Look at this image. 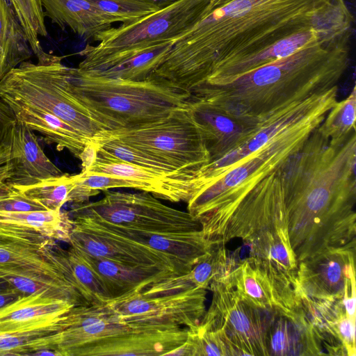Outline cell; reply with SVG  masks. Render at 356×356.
<instances>
[{
  "instance_id": "obj_1",
  "label": "cell",
  "mask_w": 356,
  "mask_h": 356,
  "mask_svg": "<svg viewBox=\"0 0 356 356\" xmlns=\"http://www.w3.org/2000/svg\"><path fill=\"white\" fill-rule=\"evenodd\" d=\"M348 17L335 0H214L154 74L191 93L222 65L303 29L340 31Z\"/></svg>"
},
{
  "instance_id": "obj_2",
  "label": "cell",
  "mask_w": 356,
  "mask_h": 356,
  "mask_svg": "<svg viewBox=\"0 0 356 356\" xmlns=\"http://www.w3.org/2000/svg\"><path fill=\"white\" fill-rule=\"evenodd\" d=\"M316 129L280 168L298 264L355 244L356 133L334 143Z\"/></svg>"
},
{
  "instance_id": "obj_3",
  "label": "cell",
  "mask_w": 356,
  "mask_h": 356,
  "mask_svg": "<svg viewBox=\"0 0 356 356\" xmlns=\"http://www.w3.org/2000/svg\"><path fill=\"white\" fill-rule=\"evenodd\" d=\"M352 31L310 43L286 57L220 85L203 84L192 97L250 126L337 86L349 63Z\"/></svg>"
},
{
  "instance_id": "obj_4",
  "label": "cell",
  "mask_w": 356,
  "mask_h": 356,
  "mask_svg": "<svg viewBox=\"0 0 356 356\" xmlns=\"http://www.w3.org/2000/svg\"><path fill=\"white\" fill-rule=\"evenodd\" d=\"M336 102L334 95L307 117L243 159L189 199L188 212L199 222L202 233L211 245L243 198L301 148Z\"/></svg>"
},
{
  "instance_id": "obj_5",
  "label": "cell",
  "mask_w": 356,
  "mask_h": 356,
  "mask_svg": "<svg viewBox=\"0 0 356 356\" xmlns=\"http://www.w3.org/2000/svg\"><path fill=\"white\" fill-rule=\"evenodd\" d=\"M76 99L102 130L126 129L161 119L188 105L191 93L152 74L142 81L88 74L72 67Z\"/></svg>"
},
{
  "instance_id": "obj_6",
  "label": "cell",
  "mask_w": 356,
  "mask_h": 356,
  "mask_svg": "<svg viewBox=\"0 0 356 356\" xmlns=\"http://www.w3.org/2000/svg\"><path fill=\"white\" fill-rule=\"evenodd\" d=\"M214 0H177L161 10L130 23L111 27L81 51L78 68L90 75L118 65L138 54L167 40H174L194 25L210 9Z\"/></svg>"
},
{
  "instance_id": "obj_7",
  "label": "cell",
  "mask_w": 356,
  "mask_h": 356,
  "mask_svg": "<svg viewBox=\"0 0 356 356\" xmlns=\"http://www.w3.org/2000/svg\"><path fill=\"white\" fill-rule=\"evenodd\" d=\"M62 57L43 51L38 62L24 61L0 81V99L17 102L52 115L90 139L102 131L76 99L71 83L72 67Z\"/></svg>"
},
{
  "instance_id": "obj_8",
  "label": "cell",
  "mask_w": 356,
  "mask_h": 356,
  "mask_svg": "<svg viewBox=\"0 0 356 356\" xmlns=\"http://www.w3.org/2000/svg\"><path fill=\"white\" fill-rule=\"evenodd\" d=\"M95 135L127 143L196 176L211 159L202 130L188 103L150 123L131 129L102 130Z\"/></svg>"
},
{
  "instance_id": "obj_9",
  "label": "cell",
  "mask_w": 356,
  "mask_h": 356,
  "mask_svg": "<svg viewBox=\"0 0 356 356\" xmlns=\"http://www.w3.org/2000/svg\"><path fill=\"white\" fill-rule=\"evenodd\" d=\"M104 192V197L99 200L73 204L70 216L165 234L201 229L199 222L188 211L169 207L149 193Z\"/></svg>"
},
{
  "instance_id": "obj_10",
  "label": "cell",
  "mask_w": 356,
  "mask_h": 356,
  "mask_svg": "<svg viewBox=\"0 0 356 356\" xmlns=\"http://www.w3.org/2000/svg\"><path fill=\"white\" fill-rule=\"evenodd\" d=\"M280 168L261 180L243 198L222 226L213 245H225L238 238L252 252L277 236L289 234Z\"/></svg>"
},
{
  "instance_id": "obj_11",
  "label": "cell",
  "mask_w": 356,
  "mask_h": 356,
  "mask_svg": "<svg viewBox=\"0 0 356 356\" xmlns=\"http://www.w3.org/2000/svg\"><path fill=\"white\" fill-rule=\"evenodd\" d=\"M211 304L200 325L217 330L231 356H268L266 339L270 312L242 300L226 283L213 282Z\"/></svg>"
},
{
  "instance_id": "obj_12",
  "label": "cell",
  "mask_w": 356,
  "mask_h": 356,
  "mask_svg": "<svg viewBox=\"0 0 356 356\" xmlns=\"http://www.w3.org/2000/svg\"><path fill=\"white\" fill-rule=\"evenodd\" d=\"M223 283L253 307L286 315L303 311L298 277L265 261L249 257L235 264Z\"/></svg>"
},
{
  "instance_id": "obj_13",
  "label": "cell",
  "mask_w": 356,
  "mask_h": 356,
  "mask_svg": "<svg viewBox=\"0 0 356 356\" xmlns=\"http://www.w3.org/2000/svg\"><path fill=\"white\" fill-rule=\"evenodd\" d=\"M207 289L193 288L181 292L146 297L135 292L113 299L108 304L121 320L138 327L197 326L206 312Z\"/></svg>"
},
{
  "instance_id": "obj_14",
  "label": "cell",
  "mask_w": 356,
  "mask_h": 356,
  "mask_svg": "<svg viewBox=\"0 0 356 356\" xmlns=\"http://www.w3.org/2000/svg\"><path fill=\"white\" fill-rule=\"evenodd\" d=\"M70 245L92 256L134 268L184 273L166 254L113 234L83 218H72Z\"/></svg>"
},
{
  "instance_id": "obj_15",
  "label": "cell",
  "mask_w": 356,
  "mask_h": 356,
  "mask_svg": "<svg viewBox=\"0 0 356 356\" xmlns=\"http://www.w3.org/2000/svg\"><path fill=\"white\" fill-rule=\"evenodd\" d=\"M355 244L325 250L298 264V282L302 297L342 300L355 277Z\"/></svg>"
},
{
  "instance_id": "obj_16",
  "label": "cell",
  "mask_w": 356,
  "mask_h": 356,
  "mask_svg": "<svg viewBox=\"0 0 356 356\" xmlns=\"http://www.w3.org/2000/svg\"><path fill=\"white\" fill-rule=\"evenodd\" d=\"M187 335L186 327H140L81 346L71 356H164L184 343Z\"/></svg>"
},
{
  "instance_id": "obj_17",
  "label": "cell",
  "mask_w": 356,
  "mask_h": 356,
  "mask_svg": "<svg viewBox=\"0 0 356 356\" xmlns=\"http://www.w3.org/2000/svg\"><path fill=\"white\" fill-rule=\"evenodd\" d=\"M133 329L121 320L108 302L75 306L61 320L54 350L59 356H71L81 346Z\"/></svg>"
},
{
  "instance_id": "obj_18",
  "label": "cell",
  "mask_w": 356,
  "mask_h": 356,
  "mask_svg": "<svg viewBox=\"0 0 356 356\" xmlns=\"http://www.w3.org/2000/svg\"><path fill=\"white\" fill-rule=\"evenodd\" d=\"M79 218L87 219L122 238L166 254L177 264L184 273H189L194 266L204 260L213 248L201 229L165 234L134 230L83 217Z\"/></svg>"
},
{
  "instance_id": "obj_19",
  "label": "cell",
  "mask_w": 356,
  "mask_h": 356,
  "mask_svg": "<svg viewBox=\"0 0 356 356\" xmlns=\"http://www.w3.org/2000/svg\"><path fill=\"white\" fill-rule=\"evenodd\" d=\"M81 171L106 173L127 178L138 183L141 187V191L172 202H187L197 188L196 177L163 175L98 154L94 163L88 170Z\"/></svg>"
},
{
  "instance_id": "obj_20",
  "label": "cell",
  "mask_w": 356,
  "mask_h": 356,
  "mask_svg": "<svg viewBox=\"0 0 356 356\" xmlns=\"http://www.w3.org/2000/svg\"><path fill=\"white\" fill-rule=\"evenodd\" d=\"M339 33L309 28L284 37L260 51L214 70L204 84L229 83L254 69L291 55L305 46L321 40H331L350 31Z\"/></svg>"
},
{
  "instance_id": "obj_21",
  "label": "cell",
  "mask_w": 356,
  "mask_h": 356,
  "mask_svg": "<svg viewBox=\"0 0 356 356\" xmlns=\"http://www.w3.org/2000/svg\"><path fill=\"white\" fill-rule=\"evenodd\" d=\"M75 306L78 305L73 301L44 293L21 295L0 309V332H21L54 326Z\"/></svg>"
},
{
  "instance_id": "obj_22",
  "label": "cell",
  "mask_w": 356,
  "mask_h": 356,
  "mask_svg": "<svg viewBox=\"0 0 356 356\" xmlns=\"http://www.w3.org/2000/svg\"><path fill=\"white\" fill-rule=\"evenodd\" d=\"M11 174L6 181L29 186L63 172L47 156L33 130L16 120L10 135Z\"/></svg>"
},
{
  "instance_id": "obj_23",
  "label": "cell",
  "mask_w": 356,
  "mask_h": 356,
  "mask_svg": "<svg viewBox=\"0 0 356 356\" xmlns=\"http://www.w3.org/2000/svg\"><path fill=\"white\" fill-rule=\"evenodd\" d=\"M266 344L268 356L324 354L322 343L304 311L293 315L270 313Z\"/></svg>"
},
{
  "instance_id": "obj_24",
  "label": "cell",
  "mask_w": 356,
  "mask_h": 356,
  "mask_svg": "<svg viewBox=\"0 0 356 356\" xmlns=\"http://www.w3.org/2000/svg\"><path fill=\"white\" fill-rule=\"evenodd\" d=\"M188 106L201 127L210 162L217 159L244 140L261 123L250 126L191 97Z\"/></svg>"
},
{
  "instance_id": "obj_25",
  "label": "cell",
  "mask_w": 356,
  "mask_h": 356,
  "mask_svg": "<svg viewBox=\"0 0 356 356\" xmlns=\"http://www.w3.org/2000/svg\"><path fill=\"white\" fill-rule=\"evenodd\" d=\"M56 241L40 234L0 230V266L33 269L67 282L49 260Z\"/></svg>"
},
{
  "instance_id": "obj_26",
  "label": "cell",
  "mask_w": 356,
  "mask_h": 356,
  "mask_svg": "<svg viewBox=\"0 0 356 356\" xmlns=\"http://www.w3.org/2000/svg\"><path fill=\"white\" fill-rule=\"evenodd\" d=\"M76 251L103 283L112 300L140 292L155 282L178 275L170 270L134 268Z\"/></svg>"
},
{
  "instance_id": "obj_27",
  "label": "cell",
  "mask_w": 356,
  "mask_h": 356,
  "mask_svg": "<svg viewBox=\"0 0 356 356\" xmlns=\"http://www.w3.org/2000/svg\"><path fill=\"white\" fill-rule=\"evenodd\" d=\"M44 17L86 40L112 27L115 19L86 0H42Z\"/></svg>"
},
{
  "instance_id": "obj_28",
  "label": "cell",
  "mask_w": 356,
  "mask_h": 356,
  "mask_svg": "<svg viewBox=\"0 0 356 356\" xmlns=\"http://www.w3.org/2000/svg\"><path fill=\"white\" fill-rule=\"evenodd\" d=\"M15 120L33 131L39 132L46 143L55 145L58 150L67 149L79 159L86 145L90 142L60 119L38 108L17 102H7Z\"/></svg>"
},
{
  "instance_id": "obj_29",
  "label": "cell",
  "mask_w": 356,
  "mask_h": 356,
  "mask_svg": "<svg viewBox=\"0 0 356 356\" xmlns=\"http://www.w3.org/2000/svg\"><path fill=\"white\" fill-rule=\"evenodd\" d=\"M74 227L68 211H0V230L36 234L69 243Z\"/></svg>"
},
{
  "instance_id": "obj_30",
  "label": "cell",
  "mask_w": 356,
  "mask_h": 356,
  "mask_svg": "<svg viewBox=\"0 0 356 356\" xmlns=\"http://www.w3.org/2000/svg\"><path fill=\"white\" fill-rule=\"evenodd\" d=\"M49 260L88 305H105L112 300L101 280L71 246L65 250L56 243Z\"/></svg>"
},
{
  "instance_id": "obj_31",
  "label": "cell",
  "mask_w": 356,
  "mask_h": 356,
  "mask_svg": "<svg viewBox=\"0 0 356 356\" xmlns=\"http://www.w3.org/2000/svg\"><path fill=\"white\" fill-rule=\"evenodd\" d=\"M0 277L22 295L44 293L52 297L73 301L78 305H88L69 282L38 270L0 266Z\"/></svg>"
},
{
  "instance_id": "obj_32",
  "label": "cell",
  "mask_w": 356,
  "mask_h": 356,
  "mask_svg": "<svg viewBox=\"0 0 356 356\" xmlns=\"http://www.w3.org/2000/svg\"><path fill=\"white\" fill-rule=\"evenodd\" d=\"M27 35L10 0H0V81L32 55Z\"/></svg>"
},
{
  "instance_id": "obj_33",
  "label": "cell",
  "mask_w": 356,
  "mask_h": 356,
  "mask_svg": "<svg viewBox=\"0 0 356 356\" xmlns=\"http://www.w3.org/2000/svg\"><path fill=\"white\" fill-rule=\"evenodd\" d=\"M90 140L99 156L118 159L156 172L176 176L194 177L195 174L181 170L166 161L121 140L95 135Z\"/></svg>"
},
{
  "instance_id": "obj_34",
  "label": "cell",
  "mask_w": 356,
  "mask_h": 356,
  "mask_svg": "<svg viewBox=\"0 0 356 356\" xmlns=\"http://www.w3.org/2000/svg\"><path fill=\"white\" fill-rule=\"evenodd\" d=\"M174 40L157 44L123 63L92 75L111 79L142 81L151 76L169 54Z\"/></svg>"
},
{
  "instance_id": "obj_35",
  "label": "cell",
  "mask_w": 356,
  "mask_h": 356,
  "mask_svg": "<svg viewBox=\"0 0 356 356\" xmlns=\"http://www.w3.org/2000/svg\"><path fill=\"white\" fill-rule=\"evenodd\" d=\"M60 322L52 327L32 331L0 332V355L31 356L42 349L54 350L56 335L60 329Z\"/></svg>"
},
{
  "instance_id": "obj_36",
  "label": "cell",
  "mask_w": 356,
  "mask_h": 356,
  "mask_svg": "<svg viewBox=\"0 0 356 356\" xmlns=\"http://www.w3.org/2000/svg\"><path fill=\"white\" fill-rule=\"evenodd\" d=\"M76 175L63 173L29 186H17L22 193L48 211H59L68 202L70 191L75 185Z\"/></svg>"
},
{
  "instance_id": "obj_37",
  "label": "cell",
  "mask_w": 356,
  "mask_h": 356,
  "mask_svg": "<svg viewBox=\"0 0 356 356\" xmlns=\"http://www.w3.org/2000/svg\"><path fill=\"white\" fill-rule=\"evenodd\" d=\"M356 88L348 97L336 102L317 127L318 131L334 143H343L355 131Z\"/></svg>"
},
{
  "instance_id": "obj_38",
  "label": "cell",
  "mask_w": 356,
  "mask_h": 356,
  "mask_svg": "<svg viewBox=\"0 0 356 356\" xmlns=\"http://www.w3.org/2000/svg\"><path fill=\"white\" fill-rule=\"evenodd\" d=\"M10 1L25 30L32 51L37 57L44 51L39 37L47 35L42 0Z\"/></svg>"
},
{
  "instance_id": "obj_39",
  "label": "cell",
  "mask_w": 356,
  "mask_h": 356,
  "mask_svg": "<svg viewBox=\"0 0 356 356\" xmlns=\"http://www.w3.org/2000/svg\"><path fill=\"white\" fill-rule=\"evenodd\" d=\"M86 1L122 24L135 22L161 9L145 0Z\"/></svg>"
},
{
  "instance_id": "obj_40",
  "label": "cell",
  "mask_w": 356,
  "mask_h": 356,
  "mask_svg": "<svg viewBox=\"0 0 356 356\" xmlns=\"http://www.w3.org/2000/svg\"><path fill=\"white\" fill-rule=\"evenodd\" d=\"M43 210L46 209L40 204L26 197L15 185L6 181L0 186V211H29Z\"/></svg>"
},
{
  "instance_id": "obj_41",
  "label": "cell",
  "mask_w": 356,
  "mask_h": 356,
  "mask_svg": "<svg viewBox=\"0 0 356 356\" xmlns=\"http://www.w3.org/2000/svg\"><path fill=\"white\" fill-rule=\"evenodd\" d=\"M334 327L346 355L355 356L356 355L355 320L346 314L342 302L339 303L337 310L334 319Z\"/></svg>"
},
{
  "instance_id": "obj_42",
  "label": "cell",
  "mask_w": 356,
  "mask_h": 356,
  "mask_svg": "<svg viewBox=\"0 0 356 356\" xmlns=\"http://www.w3.org/2000/svg\"><path fill=\"white\" fill-rule=\"evenodd\" d=\"M16 120L12 111L0 99V145L9 137Z\"/></svg>"
},
{
  "instance_id": "obj_43",
  "label": "cell",
  "mask_w": 356,
  "mask_h": 356,
  "mask_svg": "<svg viewBox=\"0 0 356 356\" xmlns=\"http://www.w3.org/2000/svg\"><path fill=\"white\" fill-rule=\"evenodd\" d=\"M12 165L10 163V147L8 138L0 145V186L10 176Z\"/></svg>"
},
{
  "instance_id": "obj_44",
  "label": "cell",
  "mask_w": 356,
  "mask_h": 356,
  "mask_svg": "<svg viewBox=\"0 0 356 356\" xmlns=\"http://www.w3.org/2000/svg\"><path fill=\"white\" fill-rule=\"evenodd\" d=\"M355 277L351 280L350 284L346 287L342 303L346 314L351 318L355 320L356 306V291H355Z\"/></svg>"
},
{
  "instance_id": "obj_45",
  "label": "cell",
  "mask_w": 356,
  "mask_h": 356,
  "mask_svg": "<svg viewBox=\"0 0 356 356\" xmlns=\"http://www.w3.org/2000/svg\"><path fill=\"white\" fill-rule=\"evenodd\" d=\"M97 156V150L95 145L90 140L87 143L80 154L82 170H88L95 161Z\"/></svg>"
},
{
  "instance_id": "obj_46",
  "label": "cell",
  "mask_w": 356,
  "mask_h": 356,
  "mask_svg": "<svg viewBox=\"0 0 356 356\" xmlns=\"http://www.w3.org/2000/svg\"><path fill=\"white\" fill-rule=\"evenodd\" d=\"M21 295L19 291L9 286L0 287V309L17 300Z\"/></svg>"
},
{
  "instance_id": "obj_47",
  "label": "cell",
  "mask_w": 356,
  "mask_h": 356,
  "mask_svg": "<svg viewBox=\"0 0 356 356\" xmlns=\"http://www.w3.org/2000/svg\"><path fill=\"white\" fill-rule=\"evenodd\" d=\"M44 355H53V356H59L58 353L51 349L46 348L42 349L38 351L33 353L31 356H44Z\"/></svg>"
},
{
  "instance_id": "obj_48",
  "label": "cell",
  "mask_w": 356,
  "mask_h": 356,
  "mask_svg": "<svg viewBox=\"0 0 356 356\" xmlns=\"http://www.w3.org/2000/svg\"><path fill=\"white\" fill-rule=\"evenodd\" d=\"M163 8L177 0H145Z\"/></svg>"
},
{
  "instance_id": "obj_49",
  "label": "cell",
  "mask_w": 356,
  "mask_h": 356,
  "mask_svg": "<svg viewBox=\"0 0 356 356\" xmlns=\"http://www.w3.org/2000/svg\"><path fill=\"white\" fill-rule=\"evenodd\" d=\"M8 286L5 280L0 277V287H6Z\"/></svg>"
},
{
  "instance_id": "obj_50",
  "label": "cell",
  "mask_w": 356,
  "mask_h": 356,
  "mask_svg": "<svg viewBox=\"0 0 356 356\" xmlns=\"http://www.w3.org/2000/svg\"><path fill=\"white\" fill-rule=\"evenodd\" d=\"M336 1H337L340 5H341L342 6H346V3H345V1L344 0H335Z\"/></svg>"
}]
</instances>
